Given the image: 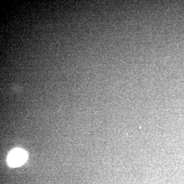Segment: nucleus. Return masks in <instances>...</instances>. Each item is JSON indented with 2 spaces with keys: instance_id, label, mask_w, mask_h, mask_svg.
<instances>
[{
  "instance_id": "f257e3e1",
  "label": "nucleus",
  "mask_w": 184,
  "mask_h": 184,
  "mask_svg": "<svg viewBox=\"0 0 184 184\" xmlns=\"http://www.w3.org/2000/svg\"><path fill=\"white\" fill-rule=\"evenodd\" d=\"M27 158V153L26 151L20 148H15L9 153L7 163L10 167H20L25 163Z\"/></svg>"
}]
</instances>
